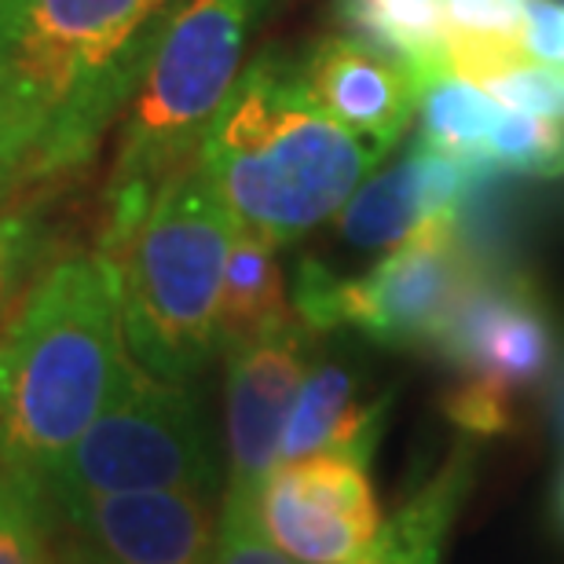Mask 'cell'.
Instances as JSON below:
<instances>
[{
	"label": "cell",
	"mask_w": 564,
	"mask_h": 564,
	"mask_svg": "<svg viewBox=\"0 0 564 564\" xmlns=\"http://www.w3.org/2000/svg\"><path fill=\"white\" fill-rule=\"evenodd\" d=\"M11 191H15V184H8V180H0V202H4Z\"/></svg>",
	"instance_id": "obj_28"
},
{
	"label": "cell",
	"mask_w": 564,
	"mask_h": 564,
	"mask_svg": "<svg viewBox=\"0 0 564 564\" xmlns=\"http://www.w3.org/2000/svg\"><path fill=\"white\" fill-rule=\"evenodd\" d=\"M235 220L191 158L165 176L143 217L107 257L118 264L121 323L137 364L191 381L217 352V308Z\"/></svg>",
	"instance_id": "obj_4"
},
{
	"label": "cell",
	"mask_w": 564,
	"mask_h": 564,
	"mask_svg": "<svg viewBox=\"0 0 564 564\" xmlns=\"http://www.w3.org/2000/svg\"><path fill=\"white\" fill-rule=\"evenodd\" d=\"M557 121H564V70H557Z\"/></svg>",
	"instance_id": "obj_26"
},
{
	"label": "cell",
	"mask_w": 564,
	"mask_h": 564,
	"mask_svg": "<svg viewBox=\"0 0 564 564\" xmlns=\"http://www.w3.org/2000/svg\"><path fill=\"white\" fill-rule=\"evenodd\" d=\"M337 15L345 33L397 63L419 85V93L433 77L451 70L444 0H341Z\"/></svg>",
	"instance_id": "obj_16"
},
{
	"label": "cell",
	"mask_w": 564,
	"mask_h": 564,
	"mask_svg": "<svg viewBox=\"0 0 564 564\" xmlns=\"http://www.w3.org/2000/svg\"><path fill=\"white\" fill-rule=\"evenodd\" d=\"M55 510L129 491H217L209 429L187 381L132 364L74 447L41 473Z\"/></svg>",
	"instance_id": "obj_6"
},
{
	"label": "cell",
	"mask_w": 564,
	"mask_h": 564,
	"mask_svg": "<svg viewBox=\"0 0 564 564\" xmlns=\"http://www.w3.org/2000/svg\"><path fill=\"white\" fill-rule=\"evenodd\" d=\"M473 440H458L433 480H425L397 513L386 517L364 554L348 564H440L444 539L473 488Z\"/></svg>",
	"instance_id": "obj_15"
},
{
	"label": "cell",
	"mask_w": 564,
	"mask_h": 564,
	"mask_svg": "<svg viewBox=\"0 0 564 564\" xmlns=\"http://www.w3.org/2000/svg\"><path fill=\"white\" fill-rule=\"evenodd\" d=\"M480 268L477 246L462 235L458 217L433 220L356 279L304 261L293 312L312 330L352 326L389 348H436Z\"/></svg>",
	"instance_id": "obj_7"
},
{
	"label": "cell",
	"mask_w": 564,
	"mask_h": 564,
	"mask_svg": "<svg viewBox=\"0 0 564 564\" xmlns=\"http://www.w3.org/2000/svg\"><path fill=\"white\" fill-rule=\"evenodd\" d=\"M59 517L63 564H213L220 510L209 491L104 495Z\"/></svg>",
	"instance_id": "obj_10"
},
{
	"label": "cell",
	"mask_w": 564,
	"mask_h": 564,
	"mask_svg": "<svg viewBox=\"0 0 564 564\" xmlns=\"http://www.w3.org/2000/svg\"><path fill=\"white\" fill-rule=\"evenodd\" d=\"M389 400L359 403L356 375L337 359H312L297 400L290 408L286 433H282L279 462H293L319 451H356L375 455L381 440Z\"/></svg>",
	"instance_id": "obj_14"
},
{
	"label": "cell",
	"mask_w": 564,
	"mask_h": 564,
	"mask_svg": "<svg viewBox=\"0 0 564 564\" xmlns=\"http://www.w3.org/2000/svg\"><path fill=\"white\" fill-rule=\"evenodd\" d=\"M264 8L268 0H176L165 15L121 115L104 253L137 228L158 184L198 154L209 121L239 82L246 41Z\"/></svg>",
	"instance_id": "obj_5"
},
{
	"label": "cell",
	"mask_w": 564,
	"mask_h": 564,
	"mask_svg": "<svg viewBox=\"0 0 564 564\" xmlns=\"http://www.w3.org/2000/svg\"><path fill=\"white\" fill-rule=\"evenodd\" d=\"M173 4L0 0V180H52L96 154Z\"/></svg>",
	"instance_id": "obj_1"
},
{
	"label": "cell",
	"mask_w": 564,
	"mask_h": 564,
	"mask_svg": "<svg viewBox=\"0 0 564 564\" xmlns=\"http://www.w3.org/2000/svg\"><path fill=\"white\" fill-rule=\"evenodd\" d=\"M480 169L491 176H564V121L535 115H506L480 147Z\"/></svg>",
	"instance_id": "obj_20"
},
{
	"label": "cell",
	"mask_w": 564,
	"mask_h": 564,
	"mask_svg": "<svg viewBox=\"0 0 564 564\" xmlns=\"http://www.w3.org/2000/svg\"><path fill=\"white\" fill-rule=\"evenodd\" d=\"M213 564H297L261 532L253 513V499L228 491L220 506V528H217V554Z\"/></svg>",
	"instance_id": "obj_22"
},
{
	"label": "cell",
	"mask_w": 564,
	"mask_h": 564,
	"mask_svg": "<svg viewBox=\"0 0 564 564\" xmlns=\"http://www.w3.org/2000/svg\"><path fill=\"white\" fill-rule=\"evenodd\" d=\"M228 491L253 499L279 466L290 408L312 367V326L297 312L228 352Z\"/></svg>",
	"instance_id": "obj_11"
},
{
	"label": "cell",
	"mask_w": 564,
	"mask_h": 564,
	"mask_svg": "<svg viewBox=\"0 0 564 564\" xmlns=\"http://www.w3.org/2000/svg\"><path fill=\"white\" fill-rule=\"evenodd\" d=\"M499 118L502 107L455 70L433 77L419 93V140L436 151L469 158V162L480 158V147Z\"/></svg>",
	"instance_id": "obj_18"
},
{
	"label": "cell",
	"mask_w": 564,
	"mask_h": 564,
	"mask_svg": "<svg viewBox=\"0 0 564 564\" xmlns=\"http://www.w3.org/2000/svg\"><path fill=\"white\" fill-rule=\"evenodd\" d=\"M521 48L532 63L564 70V0H528Z\"/></svg>",
	"instance_id": "obj_25"
},
{
	"label": "cell",
	"mask_w": 564,
	"mask_h": 564,
	"mask_svg": "<svg viewBox=\"0 0 564 564\" xmlns=\"http://www.w3.org/2000/svg\"><path fill=\"white\" fill-rule=\"evenodd\" d=\"M367 469L370 458L356 451L279 462L253 495L257 524L297 564L356 561L381 528Z\"/></svg>",
	"instance_id": "obj_8"
},
{
	"label": "cell",
	"mask_w": 564,
	"mask_h": 564,
	"mask_svg": "<svg viewBox=\"0 0 564 564\" xmlns=\"http://www.w3.org/2000/svg\"><path fill=\"white\" fill-rule=\"evenodd\" d=\"M433 352L469 386L517 400L550 375L557 341L532 279L513 268L484 264Z\"/></svg>",
	"instance_id": "obj_9"
},
{
	"label": "cell",
	"mask_w": 564,
	"mask_h": 564,
	"mask_svg": "<svg viewBox=\"0 0 564 564\" xmlns=\"http://www.w3.org/2000/svg\"><path fill=\"white\" fill-rule=\"evenodd\" d=\"M488 180L491 176L469 158L414 140L397 165L367 176L356 187V195L337 213V228L352 246L392 250V246L408 242L414 231H422L425 224L458 217L473 191Z\"/></svg>",
	"instance_id": "obj_12"
},
{
	"label": "cell",
	"mask_w": 564,
	"mask_h": 564,
	"mask_svg": "<svg viewBox=\"0 0 564 564\" xmlns=\"http://www.w3.org/2000/svg\"><path fill=\"white\" fill-rule=\"evenodd\" d=\"M557 521L564 528V477H561V491H557Z\"/></svg>",
	"instance_id": "obj_27"
},
{
	"label": "cell",
	"mask_w": 564,
	"mask_h": 564,
	"mask_svg": "<svg viewBox=\"0 0 564 564\" xmlns=\"http://www.w3.org/2000/svg\"><path fill=\"white\" fill-rule=\"evenodd\" d=\"M524 4L528 0H444L451 41L521 48Z\"/></svg>",
	"instance_id": "obj_21"
},
{
	"label": "cell",
	"mask_w": 564,
	"mask_h": 564,
	"mask_svg": "<svg viewBox=\"0 0 564 564\" xmlns=\"http://www.w3.org/2000/svg\"><path fill=\"white\" fill-rule=\"evenodd\" d=\"M44 250V224L33 213H0V312L19 293Z\"/></svg>",
	"instance_id": "obj_23"
},
{
	"label": "cell",
	"mask_w": 564,
	"mask_h": 564,
	"mask_svg": "<svg viewBox=\"0 0 564 564\" xmlns=\"http://www.w3.org/2000/svg\"><path fill=\"white\" fill-rule=\"evenodd\" d=\"M0 564H63L59 517L41 477L0 466Z\"/></svg>",
	"instance_id": "obj_19"
},
{
	"label": "cell",
	"mask_w": 564,
	"mask_h": 564,
	"mask_svg": "<svg viewBox=\"0 0 564 564\" xmlns=\"http://www.w3.org/2000/svg\"><path fill=\"white\" fill-rule=\"evenodd\" d=\"M386 154L326 115L301 59L268 48L242 66L195 162L235 228L279 250L337 217Z\"/></svg>",
	"instance_id": "obj_2"
},
{
	"label": "cell",
	"mask_w": 564,
	"mask_h": 564,
	"mask_svg": "<svg viewBox=\"0 0 564 564\" xmlns=\"http://www.w3.org/2000/svg\"><path fill=\"white\" fill-rule=\"evenodd\" d=\"M444 408H447V419L466 429L469 436L510 433L513 422H517V403L513 400H506L491 389L469 386V381H458V386L447 392Z\"/></svg>",
	"instance_id": "obj_24"
},
{
	"label": "cell",
	"mask_w": 564,
	"mask_h": 564,
	"mask_svg": "<svg viewBox=\"0 0 564 564\" xmlns=\"http://www.w3.org/2000/svg\"><path fill=\"white\" fill-rule=\"evenodd\" d=\"M293 315L282 286V268L275 261V246L257 235L235 231L220 282V308H217V352L231 345L268 334Z\"/></svg>",
	"instance_id": "obj_17"
},
{
	"label": "cell",
	"mask_w": 564,
	"mask_h": 564,
	"mask_svg": "<svg viewBox=\"0 0 564 564\" xmlns=\"http://www.w3.org/2000/svg\"><path fill=\"white\" fill-rule=\"evenodd\" d=\"M304 82L330 118L392 151L419 118V85L352 33H330L301 59Z\"/></svg>",
	"instance_id": "obj_13"
},
{
	"label": "cell",
	"mask_w": 564,
	"mask_h": 564,
	"mask_svg": "<svg viewBox=\"0 0 564 564\" xmlns=\"http://www.w3.org/2000/svg\"><path fill=\"white\" fill-rule=\"evenodd\" d=\"M129 364L118 264L104 250L59 257L0 330V466L48 473Z\"/></svg>",
	"instance_id": "obj_3"
},
{
	"label": "cell",
	"mask_w": 564,
	"mask_h": 564,
	"mask_svg": "<svg viewBox=\"0 0 564 564\" xmlns=\"http://www.w3.org/2000/svg\"><path fill=\"white\" fill-rule=\"evenodd\" d=\"M557 408H561V422H564V378H561V397H557Z\"/></svg>",
	"instance_id": "obj_29"
}]
</instances>
